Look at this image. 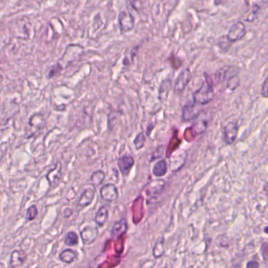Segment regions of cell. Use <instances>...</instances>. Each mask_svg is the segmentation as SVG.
Listing matches in <instances>:
<instances>
[{
	"label": "cell",
	"mask_w": 268,
	"mask_h": 268,
	"mask_svg": "<svg viewBox=\"0 0 268 268\" xmlns=\"http://www.w3.org/2000/svg\"><path fill=\"white\" fill-rule=\"evenodd\" d=\"M204 76L205 80L203 81L201 86L193 94V103L199 107H202L211 103L215 98L214 83L212 78L205 72Z\"/></svg>",
	"instance_id": "6da1fadb"
},
{
	"label": "cell",
	"mask_w": 268,
	"mask_h": 268,
	"mask_svg": "<svg viewBox=\"0 0 268 268\" xmlns=\"http://www.w3.org/2000/svg\"><path fill=\"white\" fill-rule=\"evenodd\" d=\"M45 116L43 113H36L32 115L28 121V126L25 128V137L27 139L33 137L45 127Z\"/></svg>",
	"instance_id": "7a4b0ae2"
},
{
	"label": "cell",
	"mask_w": 268,
	"mask_h": 268,
	"mask_svg": "<svg viewBox=\"0 0 268 268\" xmlns=\"http://www.w3.org/2000/svg\"><path fill=\"white\" fill-rule=\"evenodd\" d=\"M246 36V27L242 21H237L230 28L227 33V40L231 43L242 40Z\"/></svg>",
	"instance_id": "3957f363"
},
{
	"label": "cell",
	"mask_w": 268,
	"mask_h": 268,
	"mask_svg": "<svg viewBox=\"0 0 268 268\" xmlns=\"http://www.w3.org/2000/svg\"><path fill=\"white\" fill-rule=\"evenodd\" d=\"M118 23L121 33L132 31L135 28V18L131 13L127 10L122 11L118 15Z\"/></svg>",
	"instance_id": "277c9868"
},
{
	"label": "cell",
	"mask_w": 268,
	"mask_h": 268,
	"mask_svg": "<svg viewBox=\"0 0 268 268\" xmlns=\"http://www.w3.org/2000/svg\"><path fill=\"white\" fill-rule=\"evenodd\" d=\"M191 80H192V73L191 70L185 69L182 70L175 81L174 88H173L175 94H182L186 87L188 86L189 83L191 82Z\"/></svg>",
	"instance_id": "5b68a950"
},
{
	"label": "cell",
	"mask_w": 268,
	"mask_h": 268,
	"mask_svg": "<svg viewBox=\"0 0 268 268\" xmlns=\"http://www.w3.org/2000/svg\"><path fill=\"white\" fill-rule=\"evenodd\" d=\"M166 182L164 179H157L149 183L147 187L148 203L153 199H158L165 189Z\"/></svg>",
	"instance_id": "8992f818"
},
{
	"label": "cell",
	"mask_w": 268,
	"mask_h": 268,
	"mask_svg": "<svg viewBox=\"0 0 268 268\" xmlns=\"http://www.w3.org/2000/svg\"><path fill=\"white\" fill-rule=\"evenodd\" d=\"M80 235L84 245H86V246L91 245L95 242V240L98 237V227L92 225L86 226L80 231Z\"/></svg>",
	"instance_id": "52a82bcc"
},
{
	"label": "cell",
	"mask_w": 268,
	"mask_h": 268,
	"mask_svg": "<svg viewBox=\"0 0 268 268\" xmlns=\"http://www.w3.org/2000/svg\"><path fill=\"white\" fill-rule=\"evenodd\" d=\"M223 140L227 145H232L237 139L238 125L237 122L231 121L224 126L223 130Z\"/></svg>",
	"instance_id": "ba28073f"
},
{
	"label": "cell",
	"mask_w": 268,
	"mask_h": 268,
	"mask_svg": "<svg viewBox=\"0 0 268 268\" xmlns=\"http://www.w3.org/2000/svg\"><path fill=\"white\" fill-rule=\"evenodd\" d=\"M62 164L61 162L57 161L56 162L53 168L47 172L46 178L51 187H55L62 179Z\"/></svg>",
	"instance_id": "9c48e42d"
},
{
	"label": "cell",
	"mask_w": 268,
	"mask_h": 268,
	"mask_svg": "<svg viewBox=\"0 0 268 268\" xmlns=\"http://www.w3.org/2000/svg\"><path fill=\"white\" fill-rule=\"evenodd\" d=\"M100 196L102 199L107 202L117 201L119 197L117 186L113 183H107L100 189Z\"/></svg>",
	"instance_id": "30bf717a"
},
{
	"label": "cell",
	"mask_w": 268,
	"mask_h": 268,
	"mask_svg": "<svg viewBox=\"0 0 268 268\" xmlns=\"http://www.w3.org/2000/svg\"><path fill=\"white\" fill-rule=\"evenodd\" d=\"M117 165L121 174L124 176H127L130 174L131 168L135 165V159L132 156L125 154L119 158Z\"/></svg>",
	"instance_id": "8fae6325"
},
{
	"label": "cell",
	"mask_w": 268,
	"mask_h": 268,
	"mask_svg": "<svg viewBox=\"0 0 268 268\" xmlns=\"http://www.w3.org/2000/svg\"><path fill=\"white\" fill-rule=\"evenodd\" d=\"M199 106L194 103H187L182 108V121H192L194 119L197 118L200 114Z\"/></svg>",
	"instance_id": "7c38bea8"
},
{
	"label": "cell",
	"mask_w": 268,
	"mask_h": 268,
	"mask_svg": "<svg viewBox=\"0 0 268 268\" xmlns=\"http://www.w3.org/2000/svg\"><path fill=\"white\" fill-rule=\"evenodd\" d=\"M95 192H96L95 188L93 186L85 189L80 195L79 201H78L77 206L81 209H84V208L89 206L94 200Z\"/></svg>",
	"instance_id": "4fadbf2b"
},
{
	"label": "cell",
	"mask_w": 268,
	"mask_h": 268,
	"mask_svg": "<svg viewBox=\"0 0 268 268\" xmlns=\"http://www.w3.org/2000/svg\"><path fill=\"white\" fill-rule=\"evenodd\" d=\"M128 230V224L125 219H121L113 224V228L111 231V237L113 240L117 239L119 237L124 235Z\"/></svg>",
	"instance_id": "5bb4252c"
},
{
	"label": "cell",
	"mask_w": 268,
	"mask_h": 268,
	"mask_svg": "<svg viewBox=\"0 0 268 268\" xmlns=\"http://www.w3.org/2000/svg\"><path fill=\"white\" fill-rule=\"evenodd\" d=\"M27 254L24 250H15L11 253V260L9 263V268H19L22 266L25 260Z\"/></svg>",
	"instance_id": "9a60e30c"
},
{
	"label": "cell",
	"mask_w": 268,
	"mask_h": 268,
	"mask_svg": "<svg viewBox=\"0 0 268 268\" xmlns=\"http://www.w3.org/2000/svg\"><path fill=\"white\" fill-rule=\"evenodd\" d=\"M186 160V154L184 152H179L176 155L172 156L170 158V161H169V165L170 168H172V172H176L180 169L183 164H185Z\"/></svg>",
	"instance_id": "2e32d148"
},
{
	"label": "cell",
	"mask_w": 268,
	"mask_h": 268,
	"mask_svg": "<svg viewBox=\"0 0 268 268\" xmlns=\"http://www.w3.org/2000/svg\"><path fill=\"white\" fill-rule=\"evenodd\" d=\"M108 218V208L105 205L101 206L94 216V222L98 227H103L106 224Z\"/></svg>",
	"instance_id": "e0dca14e"
},
{
	"label": "cell",
	"mask_w": 268,
	"mask_h": 268,
	"mask_svg": "<svg viewBox=\"0 0 268 268\" xmlns=\"http://www.w3.org/2000/svg\"><path fill=\"white\" fill-rule=\"evenodd\" d=\"M164 243H165V241H164V237H158V240L156 241L154 248H153V256L155 259H160L164 256V252H165Z\"/></svg>",
	"instance_id": "ac0fdd59"
},
{
	"label": "cell",
	"mask_w": 268,
	"mask_h": 268,
	"mask_svg": "<svg viewBox=\"0 0 268 268\" xmlns=\"http://www.w3.org/2000/svg\"><path fill=\"white\" fill-rule=\"evenodd\" d=\"M77 253L74 250L66 249L59 254V260L64 264H70L76 260Z\"/></svg>",
	"instance_id": "d6986e66"
},
{
	"label": "cell",
	"mask_w": 268,
	"mask_h": 268,
	"mask_svg": "<svg viewBox=\"0 0 268 268\" xmlns=\"http://www.w3.org/2000/svg\"><path fill=\"white\" fill-rule=\"evenodd\" d=\"M168 172V164L164 160H161L154 164L153 174L156 177H162Z\"/></svg>",
	"instance_id": "ffe728a7"
},
{
	"label": "cell",
	"mask_w": 268,
	"mask_h": 268,
	"mask_svg": "<svg viewBox=\"0 0 268 268\" xmlns=\"http://www.w3.org/2000/svg\"><path fill=\"white\" fill-rule=\"evenodd\" d=\"M171 89H172V80L169 79L163 80L159 88V98L161 100L164 101L167 99Z\"/></svg>",
	"instance_id": "44dd1931"
},
{
	"label": "cell",
	"mask_w": 268,
	"mask_h": 268,
	"mask_svg": "<svg viewBox=\"0 0 268 268\" xmlns=\"http://www.w3.org/2000/svg\"><path fill=\"white\" fill-rule=\"evenodd\" d=\"M106 178V174L105 172L102 170L95 171L93 172L90 177V183L92 185L93 187L96 189V187L100 186L103 183V181Z\"/></svg>",
	"instance_id": "7402d4cb"
},
{
	"label": "cell",
	"mask_w": 268,
	"mask_h": 268,
	"mask_svg": "<svg viewBox=\"0 0 268 268\" xmlns=\"http://www.w3.org/2000/svg\"><path fill=\"white\" fill-rule=\"evenodd\" d=\"M79 243V237L77 233L74 232H70L65 237V244L68 246H75Z\"/></svg>",
	"instance_id": "603a6c76"
},
{
	"label": "cell",
	"mask_w": 268,
	"mask_h": 268,
	"mask_svg": "<svg viewBox=\"0 0 268 268\" xmlns=\"http://www.w3.org/2000/svg\"><path fill=\"white\" fill-rule=\"evenodd\" d=\"M227 72H228V70L227 67H222L216 70L214 73V80L215 84H219L223 83V80H225Z\"/></svg>",
	"instance_id": "cb8c5ba5"
},
{
	"label": "cell",
	"mask_w": 268,
	"mask_h": 268,
	"mask_svg": "<svg viewBox=\"0 0 268 268\" xmlns=\"http://www.w3.org/2000/svg\"><path fill=\"white\" fill-rule=\"evenodd\" d=\"M260 6H259V5H252V7L250 8V11H249V13H247V15H246L245 21H248V22H252V21H255V19H256V17H257L258 13L260 11Z\"/></svg>",
	"instance_id": "d4e9b609"
},
{
	"label": "cell",
	"mask_w": 268,
	"mask_h": 268,
	"mask_svg": "<svg viewBox=\"0 0 268 268\" xmlns=\"http://www.w3.org/2000/svg\"><path fill=\"white\" fill-rule=\"evenodd\" d=\"M145 142H146V138H145V134L142 131L136 135V137L134 140L133 144L135 149L137 150H141L142 148L145 146Z\"/></svg>",
	"instance_id": "484cf974"
},
{
	"label": "cell",
	"mask_w": 268,
	"mask_h": 268,
	"mask_svg": "<svg viewBox=\"0 0 268 268\" xmlns=\"http://www.w3.org/2000/svg\"><path fill=\"white\" fill-rule=\"evenodd\" d=\"M38 214H39V211H38L36 205H33L29 207L26 211V221H33V219L36 218Z\"/></svg>",
	"instance_id": "4316f807"
},
{
	"label": "cell",
	"mask_w": 268,
	"mask_h": 268,
	"mask_svg": "<svg viewBox=\"0 0 268 268\" xmlns=\"http://www.w3.org/2000/svg\"><path fill=\"white\" fill-rule=\"evenodd\" d=\"M240 84H241V80L239 76L235 75L229 78V80L227 81V87L230 90H234L240 86Z\"/></svg>",
	"instance_id": "83f0119b"
},
{
	"label": "cell",
	"mask_w": 268,
	"mask_h": 268,
	"mask_svg": "<svg viewBox=\"0 0 268 268\" xmlns=\"http://www.w3.org/2000/svg\"><path fill=\"white\" fill-rule=\"evenodd\" d=\"M172 66L175 70H179L182 66V61L179 59L178 57H176L174 54H172V55L169 57Z\"/></svg>",
	"instance_id": "f1b7e54d"
},
{
	"label": "cell",
	"mask_w": 268,
	"mask_h": 268,
	"mask_svg": "<svg viewBox=\"0 0 268 268\" xmlns=\"http://www.w3.org/2000/svg\"><path fill=\"white\" fill-rule=\"evenodd\" d=\"M62 67H61V66H60L59 64H57L55 66H54V67L52 68V70H51L48 76H49V78L54 77V76H55V75H57V73H59V72H61V71H62Z\"/></svg>",
	"instance_id": "f546056e"
},
{
	"label": "cell",
	"mask_w": 268,
	"mask_h": 268,
	"mask_svg": "<svg viewBox=\"0 0 268 268\" xmlns=\"http://www.w3.org/2000/svg\"><path fill=\"white\" fill-rule=\"evenodd\" d=\"M261 95H262L264 98H268V78L265 79L264 83L262 84V89H261Z\"/></svg>",
	"instance_id": "4dcf8cb0"
},
{
	"label": "cell",
	"mask_w": 268,
	"mask_h": 268,
	"mask_svg": "<svg viewBox=\"0 0 268 268\" xmlns=\"http://www.w3.org/2000/svg\"><path fill=\"white\" fill-rule=\"evenodd\" d=\"M260 264L257 260H250V262H248L246 264L247 268H260Z\"/></svg>",
	"instance_id": "1f68e13d"
},
{
	"label": "cell",
	"mask_w": 268,
	"mask_h": 268,
	"mask_svg": "<svg viewBox=\"0 0 268 268\" xmlns=\"http://www.w3.org/2000/svg\"><path fill=\"white\" fill-rule=\"evenodd\" d=\"M261 252H262L264 260H267V259H268V243L267 242H264L263 244L262 248H261Z\"/></svg>",
	"instance_id": "d6a6232c"
},
{
	"label": "cell",
	"mask_w": 268,
	"mask_h": 268,
	"mask_svg": "<svg viewBox=\"0 0 268 268\" xmlns=\"http://www.w3.org/2000/svg\"><path fill=\"white\" fill-rule=\"evenodd\" d=\"M72 213H72V209H70V208H66V209H64V216H65V218H66V219L70 218V216H72Z\"/></svg>",
	"instance_id": "836d02e7"
},
{
	"label": "cell",
	"mask_w": 268,
	"mask_h": 268,
	"mask_svg": "<svg viewBox=\"0 0 268 268\" xmlns=\"http://www.w3.org/2000/svg\"><path fill=\"white\" fill-rule=\"evenodd\" d=\"M139 48H140V46H136V47H134L133 49L131 50V59H134V57L136 55V54H137L138 51H139Z\"/></svg>",
	"instance_id": "e575fe53"
},
{
	"label": "cell",
	"mask_w": 268,
	"mask_h": 268,
	"mask_svg": "<svg viewBox=\"0 0 268 268\" xmlns=\"http://www.w3.org/2000/svg\"><path fill=\"white\" fill-rule=\"evenodd\" d=\"M223 0H214V5L215 6H219L223 3Z\"/></svg>",
	"instance_id": "d590c367"
},
{
	"label": "cell",
	"mask_w": 268,
	"mask_h": 268,
	"mask_svg": "<svg viewBox=\"0 0 268 268\" xmlns=\"http://www.w3.org/2000/svg\"><path fill=\"white\" fill-rule=\"evenodd\" d=\"M267 230H268V227H265V229H264V232L266 233H268V231H267Z\"/></svg>",
	"instance_id": "8d00e7d4"
}]
</instances>
